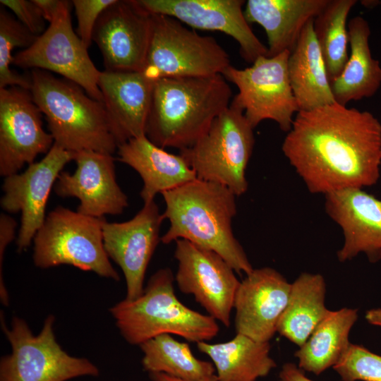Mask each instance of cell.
<instances>
[{"label": "cell", "mask_w": 381, "mask_h": 381, "mask_svg": "<svg viewBox=\"0 0 381 381\" xmlns=\"http://www.w3.org/2000/svg\"><path fill=\"white\" fill-rule=\"evenodd\" d=\"M282 150L312 193L372 186L380 176L381 123L337 102L301 111Z\"/></svg>", "instance_id": "cell-1"}, {"label": "cell", "mask_w": 381, "mask_h": 381, "mask_svg": "<svg viewBox=\"0 0 381 381\" xmlns=\"http://www.w3.org/2000/svg\"><path fill=\"white\" fill-rule=\"evenodd\" d=\"M162 195L165 202L163 216L170 223L162 243L187 240L215 252L238 274H248L253 270L232 231L237 208L236 195L230 189L197 179Z\"/></svg>", "instance_id": "cell-2"}, {"label": "cell", "mask_w": 381, "mask_h": 381, "mask_svg": "<svg viewBox=\"0 0 381 381\" xmlns=\"http://www.w3.org/2000/svg\"><path fill=\"white\" fill-rule=\"evenodd\" d=\"M231 95L222 75L159 79L154 83L145 136L163 149L188 148L230 105Z\"/></svg>", "instance_id": "cell-3"}, {"label": "cell", "mask_w": 381, "mask_h": 381, "mask_svg": "<svg viewBox=\"0 0 381 381\" xmlns=\"http://www.w3.org/2000/svg\"><path fill=\"white\" fill-rule=\"evenodd\" d=\"M30 92L44 115L54 144L72 152L92 150L112 155L118 148L102 102L77 84L32 69Z\"/></svg>", "instance_id": "cell-4"}, {"label": "cell", "mask_w": 381, "mask_h": 381, "mask_svg": "<svg viewBox=\"0 0 381 381\" xmlns=\"http://www.w3.org/2000/svg\"><path fill=\"white\" fill-rule=\"evenodd\" d=\"M175 277L170 268L154 273L140 296L124 299L110 309L121 335L132 345L161 334H175L199 343L215 337L219 327L217 320L189 308L175 294Z\"/></svg>", "instance_id": "cell-5"}, {"label": "cell", "mask_w": 381, "mask_h": 381, "mask_svg": "<svg viewBox=\"0 0 381 381\" xmlns=\"http://www.w3.org/2000/svg\"><path fill=\"white\" fill-rule=\"evenodd\" d=\"M104 220L56 207L34 237L35 265L43 269L68 265L119 281L104 247Z\"/></svg>", "instance_id": "cell-6"}, {"label": "cell", "mask_w": 381, "mask_h": 381, "mask_svg": "<svg viewBox=\"0 0 381 381\" xmlns=\"http://www.w3.org/2000/svg\"><path fill=\"white\" fill-rule=\"evenodd\" d=\"M253 129L231 102L207 131L179 154L198 179L222 184L240 196L248 190L246 171L255 145Z\"/></svg>", "instance_id": "cell-7"}, {"label": "cell", "mask_w": 381, "mask_h": 381, "mask_svg": "<svg viewBox=\"0 0 381 381\" xmlns=\"http://www.w3.org/2000/svg\"><path fill=\"white\" fill-rule=\"evenodd\" d=\"M152 15V34L142 73L155 82L162 78L222 75L231 65L225 49L177 19Z\"/></svg>", "instance_id": "cell-8"}, {"label": "cell", "mask_w": 381, "mask_h": 381, "mask_svg": "<svg viewBox=\"0 0 381 381\" xmlns=\"http://www.w3.org/2000/svg\"><path fill=\"white\" fill-rule=\"evenodd\" d=\"M54 323V317L48 316L37 336L18 317L13 318L11 329L3 326L12 351L1 359L0 381H67L99 375L90 361L63 350L56 341Z\"/></svg>", "instance_id": "cell-9"}, {"label": "cell", "mask_w": 381, "mask_h": 381, "mask_svg": "<svg viewBox=\"0 0 381 381\" xmlns=\"http://www.w3.org/2000/svg\"><path fill=\"white\" fill-rule=\"evenodd\" d=\"M289 55L285 51L272 57L260 56L250 67L238 69L230 65L222 73L237 87L231 102L243 111L253 128L267 119L284 132L291 128L299 109L289 77Z\"/></svg>", "instance_id": "cell-10"}, {"label": "cell", "mask_w": 381, "mask_h": 381, "mask_svg": "<svg viewBox=\"0 0 381 381\" xmlns=\"http://www.w3.org/2000/svg\"><path fill=\"white\" fill-rule=\"evenodd\" d=\"M71 4V1L62 0L48 28L30 47L13 56V64L56 73L79 85L92 98L103 102L98 85L101 71L95 67L88 48L73 29Z\"/></svg>", "instance_id": "cell-11"}, {"label": "cell", "mask_w": 381, "mask_h": 381, "mask_svg": "<svg viewBox=\"0 0 381 381\" xmlns=\"http://www.w3.org/2000/svg\"><path fill=\"white\" fill-rule=\"evenodd\" d=\"M175 242L174 258L178 262L175 281L179 290L193 295L209 315L229 327L241 282L235 271L214 251L184 239Z\"/></svg>", "instance_id": "cell-12"}, {"label": "cell", "mask_w": 381, "mask_h": 381, "mask_svg": "<svg viewBox=\"0 0 381 381\" xmlns=\"http://www.w3.org/2000/svg\"><path fill=\"white\" fill-rule=\"evenodd\" d=\"M74 152L54 144L39 162L28 165L23 173L4 177L1 208L8 213H21L16 244L25 250L46 219L50 192L65 165L73 160Z\"/></svg>", "instance_id": "cell-13"}, {"label": "cell", "mask_w": 381, "mask_h": 381, "mask_svg": "<svg viewBox=\"0 0 381 381\" xmlns=\"http://www.w3.org/2000/svg\"><path fill=\"white\" fill-rule=\"evenodd\" d=\"M42 112L29 90L18 86L0 89V175L18 173L47 154L54 139L42 126Z\"/></svg>", "instance_id": "cell-14"}, {"label": "cell", "mask_w": 381, "mask_h": 381, "mask_svg": "<svg viewBox=\"0 0 381 381\" xmlns=\"http://www.w3.org/2000/svg\"><path fill=\"white\" fill-rule=\"evenodd\" d=\"M152 34V15L138 0H116L100 15L92 41L106 71L141 72Z\"/></svg>", "instance_id": "cell-15"}, {"label": "cell", "mask_w": 381, "mask_h": 381, "mask_svg": "<svg viewBox=\"0 0 381 381\" xmlns=\"http://www.w3.org/2000/svg\"><path fill=\"white\" fill-rule=\"evenodd\" d=\"M164 219L155 200L144 203L131 219L108 222L102 226L105 251L122 270L126 284L127 300H134L144 291V279L152 256L161 239Z\"/></svg>", "instance_id": "cell-16"}, {"label": "cell", "mask_w": 381, "mask_h": 381, "mask_svg": "<svg viewBox=\"0 0 381 381\" xmlns=\"http://www.w3.org/2000/svg\"><path fill=\"white\" fill-rule=\"evenodd\" d=\"M147 12L174 18L195 29L219 31L234 39L240 54L253 64L259 56H269L254 34L242 7L243 0H138Z\"/></svg>", "instance_id": "cell-17"}, {"label": "cell", "mask_w": 381, "mask_h": 381, "mask_svg": "<svg viewBox=\"0 0 381 381\" xmlns=\"http://www.w3.org/2000/svg\"><path fill=\"white\" fill-rule=\"evenodd\" d=\"M76 169L61 171L54 186L62 198L79 200L78 212L97 218L118 215L128 207V199L116 181L112 155L92 150L74 152Z\"/></svg>", "instance_id": "cell-18"}, {"label": "cell", "mask_w": 381, "mask_h": 381, "mask_svg": "<svg viewBox=\"0 0 381 381\" xmlns=\"http://www.w3.org/2000/svg\"><path fill=\"white\" fill-rule=\"evenodd\" d=\"M291 284L276 270L265 267L246 274L237 289L234 309L236 333L270 341L288 303Z\"/></svg>", "instance_id": "cell-19"}, {"label": "cell", "mask_w": 381, "mask_h": 381, "mask_svg": "<svg viewBox=\"0 0 381 381\" xmlns=\"http://www.w3.org/2000/svg\"><path fill=\"white\" fill-rule=\"evenodd\" d=\"M325 208L341 228L344 244L340 262L364 253L375 263L381 259V200L362 188H346L325 195Z\"/></svg>", "instance_id": "cell-20"}, {"label": "cell", "mask_w": 381, "mask_h": 381, "mask_svg": "<svg viewBox=\"0 0 381 381\" xmlns=\"http://www.w3.org/2000/svg\"><path fill=\"white\" fill-rule=\"evenodd\" d=\"M154 83L138 71L100 72L98 85L119 146L145 135Z\"/></svg>", "instance_id": "cell-21"}, {"label": "cell", "mask_w": 381, "mask_h": 381, "mask_svg": "<svg viewBox=\"0 0 381 381\" xmlns=\"http://www.w3.org/2000/svg\"><path fill=\"white\" fill-rule=\"evenodd\" d=\"M118 159L133 169L143 186L140 195L144 203L155 200L158 193L176 188L197 179L194 171L179 155L167 152L145 135L120 145Z\"/></svg>", "instance_id": "cell-22"}, {"label": "cell", "mask_w": 381, "mask_h": 381, "mask_svg": "<svg viewBox=\"0 0 381 381\" xmlns=\"http://www.w3.org/2000/svg\"><path fill=\"white\" fill-rule=\"evenodd\" d=\"M329 0H248L243 11L248 23L261 25L267 35L269 57L290 53L308 22L326 7Z\"/></svg>", "instance_id": "cell-23"}, {"label": "cell", "mask_w": 381, "mask_h": 381, "mask_svg": "<svg viewBox=\"0 0 381 381\" xmlns=\"http://www.w3.org/2000/svg\"><path fill=\"white\" fill-rule=\"evenodd\" d=\"M347 30L350 54L341 73L331 83L335 102L344 106L371 97L381 86V66L371 54L368 21L355 16L349 20Z\"/></svg>", "instance_id": "cell-24"}, {"label": "cell", "mask_w": 381, "mask_h": 381, "mask_svg": "<svg viewBox=\"0 0 381 381\" xmlns=\"http://www.w3.org/2000/svg\"><path fill=\"white\" fill-rule=\"evenodd\" d=\"M288 73L299 111L335 103L313 20L307 23L288 59Z\"/></svg>", "instance_id": "cell-25"}, {"label": "cell", "mask_w": 381, "mask_h": 381, "mask_svg": "<svg viewBox=\"0 0 381 381\" xmlns=\"http://www.w3.org/2000/svg\"><path fill=\"white\" fill-rule=\"evenodd\" d=\"M197 347L210 358L217 381H255L277 367L270 354V341H258L242 334L222 343L201 341Z\"/></svg>", "instance_id": "cell-26"}, {"label": "cell", "mask_w": 381, "mask_h": 381, "mask_svg": "<svg viewBox=\"0 0 381 381\" xmlns=\"http://www.w3.org/2000/svg\"><path fill=\"white\" fill-rule=\"evenodd\" d=\"M325 293L321 274H301L291 284L277 332L298 347L302 346L329 311L325 305Z\"/></svg>", "instance_id": "cell-27"}, {"label": "cell", "mask_w": 381, "mask_h": 381, "mask_svg": "<svg viewBox=\"0 0 381 381\" xmlns=\"http://www.w3.org/2000/svg\"><path fill=\"white\" fill-rule=\"evenodd\" d=\"M358 319V310H329L294 356L298 368L320 375L333 367L348 348L350 331Z\"/></svg>", "instance_id": "cell-28"}, {"label": "cell", "mask_w": 381, "mask_h": 381, "mask_svg": "<svg viewBox=\"0 0 381 381\" xmlns=\"http://www.w3.org/2000/svg\"><path fill=\"white\" fill-rule=\"evenodd\" d=\"M140 346L143 369L149 373H162L187 381H217L212 362L197 358L187 343L170 334L157 336Z\"/></svg>", "instance_id": "cell-29"}, {"label": "cell", "mask_w": 381, "mask_h": 381, "mask_svg": "<svg viewBox=\"0 0 381 381\" xmlns=\"http://www.w3.org/2000/svg\"><path fill=\"white\" fill-rule=\"evenodd\" d=\"M356 0H329L313 20L314 32L321 50L330 83L344 69L349 58V13Z\"/></svg>", "instance_id": "cell-30"}, {"label": "cell", "mask_w": 381, "mask_h": 381, "mask_svg": "<svg viewBox=\"0 0 381 381\" xmlns=\"http://www.w3.org/2000/svg\"><path fill=\"white\" fill-rule=\"evenodd\" d=\"M18 19L3 8L0 10V89L18 86L30 90V78L13 71L12 51L16 47H30L37 39Z\"/></svg>", "instance_id": "cell-31"}, {"label": "cell", "mask_w": 381, "mask_h": 381, "mask_svg": "<svg viewBox=\"0 0 381 381\" xmlns=\"http://www.w3.org/2000/svg\"><path fill=\"white\" fill-rule=\"evenodd\" d=\"M342 381H381V356L350 343L333 366Z\"/></svg>", "instance_id": "cell-32"}, {"label": "cell", "mask_w": 381, "mask_h": 381, "mask_svg": "<svg viewBox=\"0 0 381 381\" xmlns=\"http://www.w3.org/2000/svg\"><path fill=\"white\" fill-rule=\"evenodd\" d=\"M116 0H73L78 21L77 35L89 48L92 42L93 30L102 12Z\"/></svg>", "instance_id": "cell-33"}, {"label": "cell", "mask_w": 381, "mask_h": 381, "mask_svg": "<svg viewBox=\"0 0 381 381\" xmlns=\"http://www.w3.org/2000/svg\"><path fill=\"white\" fill-rule=\"evenodd\" d=\"M0 3L9 8L34 35L38 37L44 32L45 20L32 0H1Z\"/></svg>", "instance_id": "cell-34"}, {"label": "cell", "mask_w": 381, "mask_h": 381, "mask_svg": "<svg viewBox=\"0 0 381 381\" xmlns=\"http://www.w3.org/2000/svg\"><path fill=\"white\" fill-rule=\"evenodd\" d=\"M16 221L6 213L0 214V296L2 303L8 305V294L4 284L2 266L4 253L7 246L16 237Z\"/></svg>", "instance_id": "cell-35"}, {"label": "cell", "mask_w": 381, "mask_h": 381, "mask_svg": "<svg viewBox=\"0 0 381 381\" xmlns=\"http://www.w3.org/2000/svg\"><path fill=\"white\" fill-rule=\"evenodd\" d=\"M280 381H313L307 377L301 368L292 363L283 365L279 372Z\"/></svg>", "instance_id": "cell-36"}, {"label": "cell", "mask_w": 381, "mask_h": 381, "mask_svg": "<svg viewBox=\"0 0 381 381\" xmlns=\"http://www.w3.org/2000/svg\"><path fill=\"white\" fill-rule=\"evenodd\" d=\"M45 20L51 23L56 16L62 0H32Z\"/></svg>", "instance_id": "cell-37"}, {"label": "cell", "mask_w": 381, "mask_h": 381, "mask_svg": "<svg viewBox=\"0 0 381 381\" xmlns=\"http://www.w3.org/2000/svg\"><path fill=\"white\" fill-rule=\"evenodd\" d=\"M365 318L370 324L381 327V308H373L366 311Z\"/></svg>", "instance_id": "cell-38"}, {"label": "cell", "mask_w": 381, "mask_h": 381, "mask_svg": "<svg viewBox=\"0 0 381 381\" xmlns=\"http://www.w3.org/2000/svg\"><path fill=\"white\" fill-rule=\"evenodd\" d=\"M149 377L152 381H187L162 373H149Z\"/></svg>", "instance_id": "cell-39"}]
</instances>
